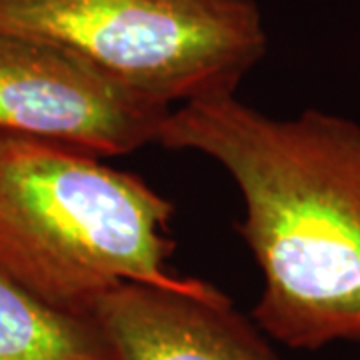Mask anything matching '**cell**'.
<instances>
[{
  "mask_svg": "<svg viewBox=\"0 0 360 360\" xmlns=\"http://www.w3.org/2000/svg\"><path fill=\"white\" fill-rule=\"evenodd\" d=\"M156 144L208 156L234 180L262 333L298 350L360 342L359 122L316 108L272 118L226 94L172 108Z\"/></svg>",
  "mask_w": 360,
  "mask_h": 360,
  "instance_id": "obj_1",
  "label": "cell"
},
{
  "mask_svg": "<svg viewBox=\"0 0 360 360\" xmlns=\"http://www.w3.org/2000/svg\"><path fill=\"white\" fill-rule=\"evenodd\" d=\"M101 158L0 134V278L77 316L120 284L196 288L167 269L174 205Z\"/></svg>",
  "mask_w": 360,
  "mask_h": 360,
  "instance_id": "obj_2",
  "label": "cell"
},
{
  "mask_svg": "<svg viewBox=\"0 0 360 360\" xmlns=\"http://www.w3.org/2000/svg\"><path fill=\"white\" fill-rule=\"evenodd\" d=\"M0 32L168 108L234 94L269 46L255 0H0Z\"/></svg>",
  "mask_w": 360,
  "mask_h": 360,
  "instance_id": "obj_3",
  "label": "cell"
},
{
  "mask_svg": "<svg viewBox=\"0 0 360 360\" xmlns=\"http://www.w3.org/2000/svg\"><path fill=\"white\" fill-rule=\"evenodd\" d=\"M170 110L63 52L0 32V134L63 142L104 158L156 142Z\"/></svg>",
  "mask_w": 360,
  "mask_h": 360,
  "instance_id": "obj_4",
  "label": "cell"
},
{
  "mask_svg": "<svg viewBox=\"0 0 360 360\" xmlns=\"http://www.w3.org/2000/svg\"><path fill=\"white\" fill-rule=\"evenodd\" d=\"M92 319L120 360H278L260 328L212 284H120L101 298Z\"/></svg>",
  "mask_w": 360,
  "mask_h": 360,
  "instance_id": "obj_5",
  "label": "cell"
},
{
  "mask_svg": "<svg viewBox=\"0 0 360 360\" xmlns=\"http://www.w3.org/2000/svg\"><path fill=\"white\" fill-rule=\"evenodd\" d=\"M0 360H120L92 316H77L0 278Z\"/></svg>",
  "mask_w": 360,
  "mask_h": 360,
  "instance_id": "obj_6",
  "label": "cell"
}]
</instances>
